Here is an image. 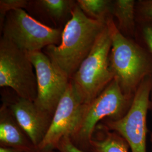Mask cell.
I'll return each instance as SVG.
<instances>
[{"label": "cell", "instance_id": "9c48e42d", "mask_svg": "<svg viewBox=\"0 0 152 152\" xmlns=\"http://www.w3.org/2000/svg\"><path fill=\"white\" fill-rule=\"evenodd\" d=\"M26 53L37 77V95L34 103L39 108L53 116L71 80L42 51Z\"/></svg>", "mask_w": 152, "mask_h": 152}, {"label": "cell", "instance_id": "7a4b0ae2", "mask_svg": "<svg viewBox=\"0 0 152 152\" xmlns=\"http://www.w3.org/2000/svg\"><path fill=\"white\" fill-rule=\"evenodd\" d=\"M107 24L112 41L109 63L114 79L125 94L134 97L143 81L152 77V55L135 39L120 32L112 16Z\"/></svg>", "mask_w": 152, "mask_h": 152}, {"label": "cell", "instance_id": "8992f818", "mask_svg": "<svg viewBox=\"0 0 152 152\" xmlns=\"http://www.w3.org/2000/svg\"><path fill=\"white\" fill-rule=\"evenodd\" d=\"M0 86L10 87L20 98L35 101L37 95L34 68L26 52L6 38L0 39Z\"/></svg>", "mask_w": 152, "mask_h": 152}, {"label": "cell", "instance_id": "9a60e30c", "mask_svg": "<svg viewBox=\"0 0 152 152\" xmlns=\"http://www.w3.org/2000/svg\"><path fill=\"white\" fill-rule=\"evenodd\" d=\"M38 4L52 18L59 20L68 11L71 12L76 2L69 0H41Z\"/></svg>", "mask_w": 152, "mask_h": 152}, {"label": "cell", "instance_id": "2e32d148", "mask_svg": "<svg viewBox=\"0 0 152 152\" xmlns=\"http://www.w3.org/2000/svg\"><path fill=\"white\" fill-rule=\"evenodd\" d=\"M135 40L152 55V22L137 23Z\"/></svg>", "mask_w": 152, "mask_h": 152}, {"label": "cell", "instance_id": "4fadbf2b", "mask_svg": "<svg viewBox=\"0 0 152 152\" xmlns=\"http://www.w3.org/2000/svg\"><path fill=\"white\" fill-rule=\"evenodd\" d=\"M95 137L92 136L88 146L93 152H129L130 147L118 133L109 130L103 124L98 125Z\"/></svg>", "mask_w": 152, "mask_h": 152}, {"label": "cell", "instance_id": "277c9868", "mask_svg": "<svg viewBox=\"0 0 152 152\" xmlns=\"http://www.w3.org/2000/svg\"><path fill=\"white\" fill-rule=\"evenodd\" d=\"M2 31V37L26 53L41 51L50 45H59L63 32L60 29L38 22L23 9L7 13Z\"/></svg>", "mask_w": 152, "mask_h": 152}, {"label": "cell", "instance_id": "603a6c76", "mask_svg": "<svg viewBox=\"0 0 152 152\" xmlns=\"http://www.w3.org/2000/svg\"><path fill=\"white\" fill-rule=\"evenodd\" d=\"M151 144H152V132L151 133Z\"/></svg>", "mask_w": 152, "mask_h": 152}, {"label": "cell", "instance_id": "e0dca14e", "mask_svg": "<svg viewBox=\"0 0 152 152\" xmlns=\"http://www.w3.org/2000/svg\"><path fill=\"white\" fill-rule=\"evenodd\" d=\"M29 1L27 0H1L0 1V24L2 27L6 16L9 12L14 10L25 8Z\"/></svg>", "mask_w": 152, "mask_h": 152}, {"label": "cell", "instance_id": "7c38bea8", "mask_svg": "<svg viewBox=\"0 0 152 152\" xmlns=\"http://www.w3.org/2000/svg\"><path fill=\"white\" fill-rule=\"evenodd\" d=\"M136 1L135 0H115L112 1V16L117 20L118 29L123 35L135 39L137 22Z\"/></svg>", "mask_w": 152, "mask_h": 152}, {"label": "cell", "instance_id": "ffe728a7", "mask_svg": "<svg viewBox=\"0 0 152 152\" xmlns=\"http://www.w3.org/2000/svg\"><path fill=\"white\" fill-rule=\"evenodd\" d=\"M0 152H23L15 148L11 147L1 146L0 147Z\"/></svg>", "mask_w": 152, "mask_h": 152}, {"label": "cell", "instance_id": "ac0fdd59", "mask_svg": "<svg viewBox=\"0 0 152 152\" xmlns=\"http://www.w3.org/2000/svg\"><path fill=\"white\" fill-rule=\"evenodd\" d=\"M136 22H152V0L136 1Z\"/></svg>", "mask_w": 152, "mask_h": 152}, {"label": "cell", "instance_id": "d6986e66", "mask_svg": "<svg viewBox=\"0 0 152 152\" xmlns=\"http://www.w3.org/2000/svg\"><path fill=\"white\" fill-rule=\"evenodd\" d=\"M55 149L57 152H85L76 146L69 136L63 137Z\"/></svg>", "mask_w": 152, "mask_h": 152}, {"label": "cell", "instance_id": "52a82bcc", "mask_svg": "<svg viewBox=\"0 0 152 152\" xmlns=\"http://www.w3.org/2000/svg\"><path fill=\"white\" fill-rule=\"evenodd\" d=\"M152 89V77H148L137 90L127 113L119 120H105L102 124L124 137L131 152H147V117Z\"/></svg>", "mask_w": 152, "mask_h": 152}, {"label": "cell", "instance_id": "5bb4252c", "mask_svg": "<svg viewBox=\"0 0 152 152\" xmlns=\"http://www.w3.org/2000/svg\"><path fill=\"white\" fill-rule=\"evenodd\" d=\"M112 1L110 0H78L77 4L89 18L107 23L109 18L112 16Z\"/></svg>", "mask_w": 152, "mask_h": 152}, {"label": "cell", "instance_id": "5b68a950", "mask_svg": "<svg viewBox=\"0 0 152 152\" xmlns=\"http://www.w3.org/2000/svg\"><path fill=\"white\" fill-rule=\"evenodd\" d=\"M134 97L125 94L114 79L98 97L87 104L81 122L72 141L89 145L99 123L102 120H119L127 113Z\"/></svg>", "mask_w": 152, "mask_h": 152}, {"label": "cell", "instance_id": "30bf717a", "mask_svg": "<svg viewBox=\"0 0 152 152\" xmlns=\"http://www.w3.org/2000/svg\"><path fill=\"white\" fill-rule=\"evenodd\" d=\"M7 105L33 146L37 148L49 130L53 115L39 108L34 101L19 96Z\"/></svg>", "mask_w": 152, "mask_h": 152}, {"label": "cell", "instance_id": "7402d4cb", "mask_svg": "<svg viewBox=\"0 0 152 152\" xmlns=\"http://www.w3.org/2000/svg\"><path fill=\"white\" fill-rule=\"evenodd\" d=\"M149 109L151 110L152 114V89L151 92V95H150V101H149Z\"/></svg>", "mask_w": 152, "mask_h": 152}, {"label": "cell", "instance_id": "3957f363", "mask_svg": "<svg viewBox=\"0 0 152 152\" xmlns=\"http://www.w3.org/2000/svg\"><path fill=\"white\" fill-rule=\"evenodd\" d=\"M112 41L107 24L90 54L71 78L83 103L89 104L114 80L109 63Z\"/></svg>", "mask_w": 152, "mask_h": 152}, {"label": "cell", "instance_id": "6da1fadb", "mask_svg": "<svg viewBox=\"0 0 152 152\" xmlns=\"http://www.w3.org/2000/svg\"><path fill=\"white\" fill-rule=\"evenodd\" d=\"M63 30L59 45L45 48V54L70 80L86 59L107 23L87 16L76 2Z\"/></svg>", "mask_w": 152, "mask_h": 152}, {"label": "cell", "instance_id": "44dd1931", "mask_svg": "<svg viewBox=\"0 0 152 152\" xmlns=\"http://www.w3.org/2000/svg\"><path fill=\"white\" fill-rule=\"evenodd\" d=\"M55 152L54 150H42V149H39L37 148H34V149L29 151H27V152Z\"/></svg>", "mask_w": 152, "mask_h": 152}, {"label": "cell", "instance_id": "8fae6325", "mask_svg": "<svg viewBox=\"0 0 152 152\" xmlns=\"http://www.w3.org/2000/svg\"><path fill=\"white\" fill-rule=\"evenodd\" d=\"M0 144L22 152L36 148L22 129L7 104L0 108Z\"/></svg>", "mask_w": 152, "mask_h": 152}, {"label": "cell", "instance_id": "ba28073f", "mask_svg": "<svg viewBox=\"0 0 152 152\" xmlns=\"http://www.w3.org/2000/svg\"><path fill=\"white\" fill-rule=\"evenodd\" d=\"M87 105L71 81L58 104L49 130L37 149L54 150L63 137L73 136L81 122Z\"/></svg>", "mask_w": 152, "mask_h": 152}]
</instances>
